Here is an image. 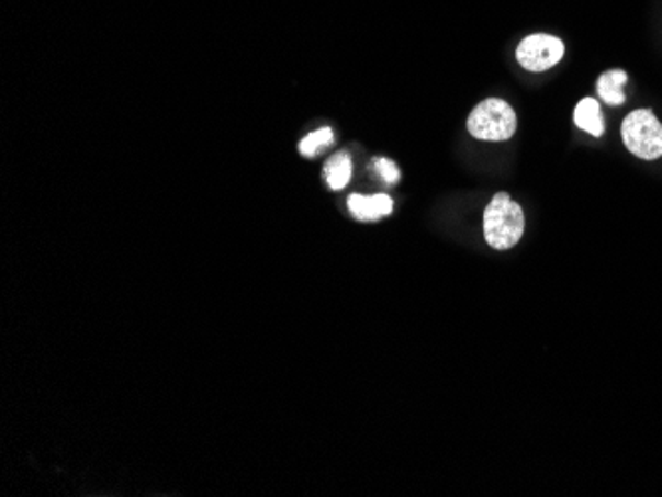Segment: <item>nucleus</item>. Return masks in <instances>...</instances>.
<instances>
[{"mask_svg": "<svg viewBox=\"0 0 662 497\" xmlns=\"http://www.w3.org/2000/svg\"><path fill=\"white\" fill-rule=\"evenodd\" d=\"M375 169L383 177V181L389 184L399 183L401 173H399L397 165L389 159H375Z\"/></svg>", "mask_w": 662, "mask_h": 497, "instance_id": "obj_10", "label": "nucleus"}, {"mask_svg": "<svg viewBox=\"0 0 662 497\" xmlns=\"http://www.w3.org/2000/svg\"><path fill=\"white\" fill-rule=\"evenodd\" d=\"M625 147L644 161H654L662 157V125L654 113L637 110L625 117L621 127Z\"/></svg>", "mask_w": 662, "mask_h": 497, "instance_id": "obj_3", "label": "nucleus"}, {"mask_svg": "<svg viewBox=\"0 0 662 497\" xmlns=\"http://www.w3.org/2000/svg\"><path fill=\"white\" fill-rule=\"evenodd\" d=\"M627 81H629L627 71H605V74L599 76V80H597V92H599V98H602L603 102L607 103V105H622L625 100H627V98H625V92H622V88L627 86Z\"/></svg>", "mask_w": 662, "mask_h": 497, "instance_id": "obj_7", "label": "nucleus"}, {"mask_svg": "<svg viewBox=\"0 0 662 497\" xmlns=\"http://www.w3.org/2000/svg\"><path fill=\"white\" fill-rule=\"evenodd\" d=\"M565 46L560 38L550 34H531L524 38L516 50L521 68L528 71H546L563 58Z\"/></svg>", "mask_w": 662, "mask_h": 497, "instance_id": "obj_4", "label": "nucleus"}, {"mask_svg": "<svg viewBox=\"0 0 662 497\" xmlns=\"http://www.w3.org/2000/svg\"><path fill=\"white\" fill-rule=\"evenodd\" d=\"M334 143V132L329 127L324 129H317V132L310 133L306 135L302 143H300V153L304 157H316L319 153L324 151L326 147H329Z\"/></svg>", "mask_w": 662, "mask_h": 497, "instance_id": "obj_9", "label": "nucleus"}, {"mask_svg": "<svg viewBox=\"0 0 662 497\" xmlns=\"http://www.w3.org/2000/svg\"><path fill=\"white\" fill-rule=\"evenodd\" d=\"M324 177L334 191L346 189L347 183L351 181V157L347 153H337L329 157V161L324 165Z\"/></svg>", "mask_w": 662, "mask_h": 497, "instance_id": "obj_8", "label": "nucleus"}, {"mask_svg": "<svg viewBox=\"0 0 662 497\" xmlns=\"http://www.w3.org/2000/svg\"><path fill=\"white\" fill-rule=\"evenodd\" d=\"M467 127L480 142H508L516 133L518 117L508 102L490 98L472 110Z\"/></svg>", "mask_w": 662, "mask_h": 497, "instance_id": "obj_2", "label": "nucleus"}, {"mask_svg": "<svg viewBox=\"0 0 662 497\" xmlns=\"http://www.w3.org/2000/svg\"><path fill=\"white\" fill-rule=\"evenodd\" d=\"M573 122L580 129L590 133L593 137H602L605 133L602 108H599V102L593 100V98H583L577 103L575 113H573Z\"/></svg>", "mask_w": 662, "mask_h": 497, "instance_id": "obj_6", "label": "nucleus"}, {"mask_svg": "<svg viewBox=\"0 0 662 497\" xmlns=\"http://www.w3.org/2000/svg\"><path fill=\"white\" fill-rule=\"evenodd\" d=\"M347 206H349V211L356 216L357 221H363V223L379 221V218L393 213V201L388 194H371V196L351 194L349 201H347Z\"/></svg>", "mask_w": 662, "mask_h": 497, "instance_id": "obj_5", "label": "nucleus"}, {"mask_svg": "<svg viewBox=\"0 0 662 497\" xmlns=\"http://www.w3.org/2000/svg\"><path fill=\"white\" fill-rule=\"evenodd\" d=\"M524 236V211L508 193H496L484 211V238L494 250H509Z\"/></svg>", "mask_w": 662, "mask_h": 497, "instance_id": "obj_1", "label": "nucleus"}]
</instances>
